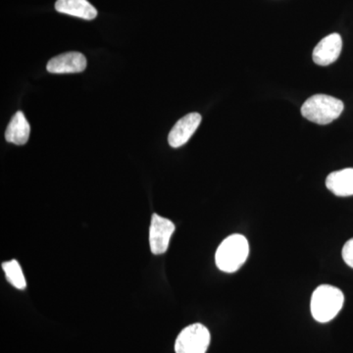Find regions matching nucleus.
<instances>
[{
    "instance_id": "obj_1",
    "label": "nucleus",
    "mask_w": 353,
    "mask_h": 353,
    "mask_svg": "<svg viewBox=\"0 0 353 353\" xmlns=\"http://www.w3.org/2000/svg\"><path fill=\"white\" fill-rule=\"evenodd\" d=\"M250 255V243L243 234H234L221 243L215 254L218 268L225 273H234L245 263Z\"/></svg>"
},
{
    "instance_id": "obj_2",
    "label": "nucleus",
    "mask_w": 353,
    "mask_h": 353,
    "mask_svg": "<svg viewBox=\"0 0 353 353\" xmlns=\"http://www.w3.org/2000/svg\"><path fill=\"white\" fill-rule=\"evenodd\" d=\"M345 303V296L338 288L331 285H321L311 297V314L317 322L327 323L340 313Z\"/></svg>"
},
{
    "instance_id": "obj_3",
    "label": "nucleus",
    "mask_w": 353,
    "mask_h": 353,
    "mask_svg": "<svg viewBox=\"0 0 353 353\" xmlns=\"http://www.w3.org/2000/svg\"><path fill=\"white\" fill-rule=\"evenodd\" d=\"M343 102L327 94H315L309 97L301 108L304 118L319 125H327L338 119L343 113Z\"/></svg>"
},
{
    "instance_id": "obj_4",
    "label": "nucleus",
    "mask_w": 353,
    "mask_h": 353,
    "mask_svg": "<svg viewBox=\"0 0 353 353\" xmlns=\"http://www.w3.org/2000/svg\"><path fill=\"white\" fill-rule=\"evenodd\" d=\"M210 333L199 323L190 325L176 338V353H206L210 345Z\"/></svg>"
},
{
    "instance_id": "obj_5",
    "label": "nucleus",
    "mask_w": 353,
    "mask_h": 353,
    "mask_svg": "<svg viewBox=\"0 0 353 353\" xmlns=\"http://www.w3.org/2000/svg\"><path fill=\"white\" fill-rule=\"evenodd\" d=\"M175 229V225L171 220L157 214L152 215L150 228V245L153 254L160 255L167 252Z\"/></svg>"
},
{
    "instance_id": "obj_6",
    "label": "nucleus",
    "mask_w": 353,
    "mask_h": 353,
    "mask_svg": "<svg viewBox=\"0 0 353 353\" xmlns=\"http://www.w3.org/2000/svg\"><path fill=\"white\" fill-rule=\"evenodd\" d=\"M199 113H190L183 116L171 130L168 136L169 145L174 148H181L189 141L201 123Z\"/></svg>"
},
{
    "instance_id": "obj_7",
    "label": "nucleus",
    "mask_w": 353,
    "mask_h": 353,
    "mask_svg": "<svg viewBox=\"0 0 353 353\" xmlns=\"http://www.w3.org/2000/svg\"><path fill=\"white\" fill-rule=\"evenodd\" d=\"M87 68V59L80 52H67L48 61L46 69L52 74L81 73Z\"/></svg>"
},
{
    "instance_id": "obj_8",
    "label": "nucleus",
    "mask_w": 353,
    "mask_h": 353,
    "mask_svg": "<svg viewBox=\"0 0 353 353\" xmlns=\"http://www.w3.org/2000/svg\"><path fill=\"white\" fill-rule=\"evenodd\" d=\"M343 39L339 34H331L322 39L313 51V60L320 66H328L340 57Z\"/></svg>"
},
{
    "instance_id": "obj_9",
    "label": "nucleus",
    "mask_w": 353,
    "mask_h": 353,
    "mask_svg": "<svg viewBox=\"0 0 353 353\" xmlns=\"http://www.w3.org/2000/svg\"><path fill=\"white\" fill-rule=\"evenodd\" d=\"M326 187L334 196H353V168L343 169L330 174L326 179Z\"/></svg>"
},
{
    "instance_id": "obj_10",
    "label": "nucleus",
    "mask_w": 353,
    "mask_h": 353,
    "mask_svg": "<svg viewBox=\"0 0 353 353\" xmlns=\"http://www.w3.org/2000/svg\"><path fill=\"white\" fill-rule=\"evenodd\" d=\"M55 9L57 12L85 20H94L97 16V9L88 0H57Z\"/></svg>"
},
{
    "instance_id": "obj_11",
    "label": "nucleus",
    "mask_w": 353,
    "mask_h": 353,
    "mask_svg": "<svg viewBox=\"0 0 353 353\" xmlns=\"http://www.w3.org/2000/svg\"><path fill=\"white\" fill-rule=\"evenodd\" d=\"M30 125L26 119L24 113L18 111L13 116L6 132V139L8 143L23 145L27 143L30 137Z\"/></svg>"
},
{
    "instance_id": "obj_12",
    "label": "nucleus",
    "mask_w": 353,
    "mask_h": 353,
    "mask_svg": "<svg viewBox=\"0 0 353 353\" xmlns=\"http://www.w3.org/2000/svg\"><path fill=\"white\" fill-rule=\"evenodd\" d=\"M2 269L6 273L7 281L18 290H25L27 287L24 273L20 264L16 260H10V261L2 263Z\"/></svg>"
},
{
    "instance_id": "obj_13",
    "label": "nucleus",
    "mask_w": 353,
    "mask_h": 353,
    "mask_svg": "<svg viewBox=\"0 0 353 353\" xmlns=\"http://www.w3.org/2000/svg\"><path fill=\"white\" fill-rule=\"evenodd\" d=\"M341 255H343L345 263L353 269V238L347 241L345 245H343Z\"/></svg>"
}]
</instances>
